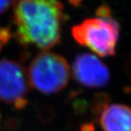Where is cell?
I'll use <instances>...</instances> for the list:
<instances>
[{
  "instance_id": "obj_14",
  "label": "cell",
  "mask_w": 131,
  "mask_h": 131,
  "mask_svg": "<svg viewBox=\"0 0 131 131\" xmlns=\"http://www.w3.org/2000/svg\"><path fill=\"white\" fill-rule=\"evenodd\" d=\"M68 1L71 5H73L74 6H79L81 4L83 0H68Z\"/></svg>"
},
{
  "instance_id": "obj_8",
  "label": "cell",
  "mask_w": 131,
  "mask_h": 131,
  "mask_svg": "<svg viewBox=\"0 0 131 131\" xmlns=\"http://www.w3.org/2000/svg\"><path fill=\"white\" fill-rule=\"evenodd\" d=\"M36 114L40 120L46 125H49L54 123L56 116H57L55 110L50 105L47 104H42L39 106L36 111Z\"/></svg>"
},
{
  "instance_id": "obj_1",
  "label": "cell",
  "mask_w": 131,
  "mask_h": 131,
  "mask_svg": "<svg viewBox=\"0 0 131 131\" xmlns=\"http://www.w3.org/2000/svg\"><path fill=\"white\" fill-rule=\"evenodd\" d=\"M13 6L18 43L42 50L51 49L60 43L67 16L59 0H14Z\"/></svg>"
},
{
  "instance_id": "obj_2",
  "label": "cell",
  "mask_w": 131,
  "mask_h": 131,
  "mask_svg": "<svg viewBox=\"0 0 131 131\" xmlns=\"http://www.w3.org/2000/svg\"><path fill=\"white\" fill-rule=\"evenodd\" d=\"M28 77L32 86L44 94H54L67 85L70 69L66 59L50 51L39 53L31 62Z\"/></svg>"
},
{
  "instance_id": "obj_12",
  "label": "cell",
  "mask_w": 131,
  "mask_h": 131,
  "mask_svg": "<svg viewBox=\"0 0 131 131\" xmlns=\"http://www.w3.org/2000/svg\"><path fill=\"white\" fill-rule=\"evenodd\" d=\"M125 71L129 78L131 79V53L128 55L125 62Z\"/></svg>"
},
{
  "instance_id": "obj_6",
  "label": "cell",
  "mask_w": 131,
  "mask_h": 131,
  "mask_svg": "<svg viewBox=\"0 0 131 131\" xmlns=\"http://www.w3.org/2000/svg\"><path fill=\"white\" fill-rule=\"evenodd\" d=\"M104 131H131V107L123 104H111L100 118Z\"/></svg>"
},
{
  "instance_id": "obj_13",
  "label": "cell",
  "mask_w": 131,
  "mask_h": 131,
  "mask_svg": "<svg viewBox=\"0 0 131 131\" xmlns=\"http://www.w3.org/2000/svg\"><path fill=\"white\" fill-rule=\"evenodd\" d=\"M81 131H96V128L94 126V123L92 122L90 123H85L81 126L80 127Z\"/></svg>"
},
{
  "instance_id": "obj_15",
  "label": "cell",
  "mask_w": 131,
  "mask_h": 131,
  "mask_svg": "<svg viewBox=\"0 0 131 131\" xmlns=\"http://www.w3.org/2000/svg\"><path fill=\"white\" fill-rule=\"evenodd\" d=\"M0 48H1V44H0Z\"/></svg>"
},
{
  "instance_id": "obj_3",
  "label": "cell",
  "mask_w": 131,
  "mask_h": 131,
  "mask_svg": "<svg viewBox=\"0 0 131 131\" xmlns=\"http://www.w3.org/2000/svg\"><path fill=\"white\" fill-rule=\"evenodd\" d=\"M119 25L111 17L88 18L74 25L71 33L79 44L85 46L101 57L115 54L119 36Z\"/></svg>"
},
{
  "instance_id": "obj_10",
  "label": "cell",
  "mask_w": 131,
  "mask_h": 131,
  "mask_svg": "<svg viewBox=\"0 0 131 131\" xmlns=\"http://www.w3.org/2000/svg\"><path fill=\"white\" fill-rule=\"evenodd\" d=\"M10 38V31L8 28H3L0 29V42L5 44Z\"/></svg>"
},
{
  "instance_id": "obj_7",
  "label": "cell",
  "mask_w": 131,
  "mask_h": 131,
  "mask_svg": "<svg viewBox=\"0 0 131 131\" xmlns=\"http://www.w3.org/2000/svg\"><path fill=\"white\" fill-rule=\"evenodd\" d=\"M110 100V96L105 92H97L93 95L89 104V109L94 121H99L103 112L108 107Z\"/></svg>"
},
{
  "instance_id": "obj_11",
  "label": "cell",
  "mask_w": 131,
  "mask_h": 131,
  "mask_svg": "<svg viewBox=\"0 0 131 131\" xmlns=\"http://www.w3.org/2000/svg\"><path fill=\"white\" fill-rule=\"evenodd\" d=\"M14 0H0V14L5 13L10 8Z\"/></svg>"
},
{
  "instance_id": "obj_4",
  "label": "cell",
  "mask_w": 131,
  "mask_h": 131,
  "mask_svg": "<svg viewBox=\"0 0 131 131\" xmlns=\"http://www.w3.org/2000/svg\"><path fill=\"white\" fill-rule=\"evenodd\" d=\"M30 90L28 72L14 60L0 59V101L15 105Z\"/></svg>"
},
{
  "instance_id": "obj_9",
  "label": "cell",
  "mask_w": 131,
  "mask_h": 131,
  "mask_svg": "<svg viewBox=\"0 0 131 131\" xmlns=\"http://www.w3.org/2000/svg\"><path fill=\"white\" fill-rule=\"evenodd\" d=\"M96 14L98 17L100 18H109L111 17V9L107 5H102L97 8L96 11Z\"/></svg>"
},
{
  "instance_id": "obj_5",
  "label": "cell",
  "mask_w": 131,
  "mask_h": 131,
  "mask_svg": "<svg viewBox=\"0 0 131 131\" xmlns=\"http://www.w3.org/2000/svg\"><path fill=\"white\" fill-rule=\"evenodd\" d=\"M73 76L80 85L88 88H102L110 81L107 66L96 56L89 53L79 54L72 65Z\"/></svg>"
}]
</instances>
